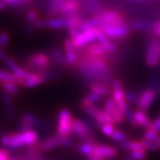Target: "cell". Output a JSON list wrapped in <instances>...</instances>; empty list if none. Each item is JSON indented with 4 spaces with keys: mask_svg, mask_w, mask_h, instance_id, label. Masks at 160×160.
Masks as SVG:
<instances>
[{
    "mask_svg": "<svg viewBox=\"0 0 160 160\" xmlns=\"http://www.w3.org/2000/svg\"><path fill=\"white\" fill-rule=\"evenodd\" d=\"M48 55H49L52 63H55V64H57L59 66H62L63 68L67 67V62H66V58L64 55V52L60 48H58V47L51 48Z\"/></svg>",
    "mask_w": 160,
    "mask_h": 160,
    "instance_id": "22",
    "label": "cell"
},
{
    "mask_svg": "<svg viewBox=\"0 0 160 160\" xmlns=\"http://www.w3.org/2000/svg\"><path fill=\"white\" fill-rule=\"evenodd\" d=\"M97 40L101 45H102L103 47L106 49V51L108 52V53H114L118 51V46L114 42L109 40V38H108L106 37V35L104 34L100 29L98 31Z\"/></svg>",
    "mask_w": 160,
    "mask_h": 160,
    "instance_id": "23",
    "label": "cell"
},
{
    "mask_svg": "<svg viewBox=\"0 0 160 160\" xmlns=\"http://www.w3.org/2000/svg\"><path fill=\"white\" fill-rule=\"evenodd\" d=\"M103 109L113 118L115 112H116V109H117V105H116L114 100L111 96H109L107 98L105 104H104V109Z\"/></svg>",
    "mask_w": 160,
    "mask_h": 160,
    "instance_id": "35",
    "label": "cell"
},
{
    "mask_svg": "<svg viewBox=\"0 0 160 160\" xmlns=\"http://www.w3.org/2000/svg\"><path fill=\"white\" fill-rule=\"evenodd\" d=\"M157 100H158V98L154 93V92L149 88H146L141 92V93H140L137 109L139 110H142L143 112H147Z\"/></svg>",
    "mask_w": 160,
    "mask_h": 160,
    "instance_id": "13",
    "label": "cell"
},
{
    "mask_svg": "<svg viewBox=\"0 0 160 160\" xmlns=\"http://www.w3.org/2000/svg\"><path fill=\"white\" fill-rule=\"evenodd\" d=\"M100 130L102 131V132L104 135H106L108 137H110L114 133V132L116 131V128H115V125H112V124H104L100 128Z\"/></svg>",
    "mask_w": 160,
    "mask_h": 160,
    "instance_id": "42",
    "label": "cell"
},
{
    "mask_svg": "<svg viewBox=\"0 0 160 160\" xmlns=\"http://www.w3.org/2000/svg\"><path fill=\"white\" fill-rule=\"evenodd\" d=\"M141 92L132 91V90H126L125 96H126V103L130 106H136L137 107L139 102V97H140Z\"/></svg>",
    "mask_w": 160,
    "mask_h": 160,
    "instance_id": "32",
    "label": "cell"
},
{
    "mask_svg": "<svg viewBox=\"0 0 160 160\" xmlns=\"http://www.w3.org/2000/svg\"><path fill=\"white\" fill-rule=\"evenodd\" d=\"M99 17L101 20V25L121 26L127 24L125 15L117 10H103L102 12L99 14Z\"/></svg>",
    "mask_w": 160,
    "mask_h": 160,
    "instance_id": "6",
    "label": "cell"
},
{
    "mask_svg": "<svg viewBox=\"0 0 160 160\" xmlns=\"http://www.w3.org/2000/svg\"><path fill=\"white\" fill-rule=\"evenodd\" d=\"M142 142L144 147L146 148L147 150H151V151H158L159 149V147L158 145L157 142H153V141H149V140H146L144 138H142L141 140Z\"/></svg>",
    "mask_w": 160,
    "mask_h": 160,
    "instance_id": "41",
    "label": "cell"
},
{
    "mask_svg": "<svg viewBox=\"0 0 160 160\" xmlns=\"http://www.w3.org/2000/svg\"><path fill=\"white\" fill-rule=\"evenodd\" d=\"M0 84H1V81H0Z\"/></svg>",
    "mask_w": 160,
    "mask_h": 160,
    "instance_id": "55",
    "label": "cell"
},
{
    "mask_svg": "<svg viewBox=\"0 0 160 160\" xmlns=\"http://www.w3.org/2000/svg\"><path fill=\"white\" fill-rule=\"evenodd\" d=\"M62 136H60L57 133L52 134L38 142V149H39V151H41L42 153L50 152L53 149L62 147Z\"/></svg>",
    "mask_w": 160,
    "mask_h": 160,
    "instance_id": "12",
    "label": "cell"
},
{
    "mask_svg": "<svg viewBox=\"0 0 160 160\" xmlns=\"http://www.w3.org/2000/svg\"><path fill=\"white\" fill-rule=\"evenodd\" d=\"M151 33L154 35L156 38H160V21L158 22H154L153 27H152V30Z\"/></svg>",
    "mask_w": 160,
    "mask_h": 160,
    "instance_id": "47",
    "label": "cell"
},
{
    "mask_svg": "<svg viewBox=\"0 0 160 160\" xmlns=\"http://www.w3.org/2000/svg\"><path fill=\"white\" fill-rule=\"evenodd\" d=\"M158 118H159V119H160V115H159V117H158Z\"/></svg>",
    "mask_w": 160,
    "mask_h": 160,
    "instance_id": "54",
    "label": "cell"
},
{
    "mask_svg": "<svg viewBox=\"0 0 160 160\" xmlns=\"http://www.w3.org/2000/svg\"><path fill=\"white\" fill-rule=\"evenodd\" d=\"M46 83V77L37 72H29L28 76L21 81L20 86L24 88H34Z\"/></svg>",
    "mask_w": 160,
    "mask_h": 160,
    "instance_id": "17",
    "label": "cell"
},
{
    "mask_svg": "<svg viewBox=\"0 0 160 160\" xmlns=\"http://www.w3.org/2000/svg\"><path fill=\"white\" fill-rule=\"evenodd\" d=\"M82 55L89 58H108V52L99 42L92 43L82 49Z\"/></svg>",
    "mask_w": 160,
    "mask_h": 160,
    "instance_id": "14",
    "label": "cell"
},
{
    "mask_svg": "<svg viewBox=\"0 0 160 160\" xmlns=\"http://www.w3.org/2000/svg\"><path fill=\"white\" fill-rule=\"evenodd\" d=\"M154 22L149 20H134L131 23L132 29L136 31L151 32Z\"/></svg>",
    "mask_w": 160,
    "mask_h": 160,
    "instance_id": "24",
    "label": "cell"
},
{
    "mask_svg": "<svg viewBox=\"0 0 160 160\" xmlns=\"http://www.w3.org/2000/svg\"><path fill=\"white\" fill-rule=\"evenodd\" d=\"M38 20H40V14L39 12L36 9H30L26 13V21L28 24H29L30 26H34V24Z\"/></svg>",
    "mask_w": 160,
    "mask_h": 160,
    "instance_id": "36",
    "label": "cell"
},
{
    "mask_svg": "<svg viewBox=\"0 0 160 160\" xmlns=\"http://www.w3.org/2000/svg\"><path fill=\"white\" fill-rule=\"evenodd\" d=\"M86 6L87 9L89 10L92 16L94 15H99L102 12V7L100 0H87L86 1Z\"/></svg>",
    "mask_w": 160,
    "mask_h": 160,
    "instance_id": "29",
    "label": "cell"
},
{
    "mask_svg": "<svg viewBox=\"0 0 160 160\" xmlns=\"http://www.w3.org/2000/svg\"><path fill=\"white\" fill-rule=\"evenodd\" d=\"M157 143H158V147H159V149H160V134L158 135V139H157Z\"/></svg>",
    "mask_w": 160,
    "mask_h": 160,
    "instance_id": "53",
    "label": "cell"
},
{
    "mask_svg": "<svg viewBox=\"0 0 160 160\" xmlns=\"http://www.w3.org/2000/svg\"><path fill=\"white\" fill-rule=\"evenodd\" d=\"M133 159L135 160H145L147 158V150H135L129 152Z\"/></svg>",
    "mask_w": 160,
    "mask_h": 160,
    "instance_id": "43",
    "label": "cell"
},
{
    "mask_svg": "<svg viewBox=\"0 0 160 160\" xmlns=\"http://www.w3.org/2000/svg\"><path fill=\"white\" fill-rule=\"evenodd\" d=\"M124 115H125V119L129 123L130 126L132 127H138L135 118H134V111H132L130 105L127 104L126 106V108L124 109Z\"/></svg>",
    "mask_w": 160,
    "mask_h": 160,
    "instance_id": "33",
    "label": "cell"
},
{
    "mask_svg": "<svg viewBox=\"0 0 160 160\" xmlns=\"http://www.w3.org/2000/svg\"><path fill=\"white\" fill-rule=\"evenodd\" d=\"M119 148L124 150L128 151H135V150H147L144 147L142 141H134V140H126L124 142L118 144Z\"/></svg>",
    "mask_w": 160,
    "mask_h": 160,
    "instance_id": "26",
    "label": "cell"
},
{
    "mask_svg": "<svg viewBox=\"0 0 160 160\" xmlns=\"http://www.w3.org/2000/svg\"><path fill=\"white\" fill-rule=\"evenodd\" d=\"M98 31H99V28L88 29V30L80 33L74 40H72L76 48L79 51L88 45L93 43L95 40H97Z\"/></svg>",
    "mask_w": 160,
    "mask_h": 160,
    "instance_id": "10",
    "label": "cell"
},
{
    "mask_svg": "<svg viewBox=\"0 0 160 160\" xmlns=\"http://www.w3.org/2000/svg\"><path fill=\"white\" fill-rule=\"evenodd\" d=\"M95 145H96V142H80L77 146V150L80 154L84 155L85 157H87L92 153Z\"/></svg>",
    "mask_w": 160,
    "mask_h": 160,
    "instance_id": "31",
    "label": "cell"
},
{
    "mask_svg": "<svg viewBox=\"0 0 160 160\" xmlns=\"http://www.w3.org/2000/svg\"><path fill=\"white\" fill-rule=\"evenodd\" d=\"M63 46L67 67H75L79 59V51L76 48L73 41L70 38H67L64 41Z\"/></svg>",
    "mask_w": 160,
    "mask_h": 160,
    "instance_id": "11",
    "label": "cell"
},
{
    "mask_svg": "<svg viewBox=\"0 0 160 160\" xmlns=\"http://www.w3.org/2000/svg\"><path fill=\"white\" fill-rule=\"evenodd\" d=\"M11 155L9 153V150L5 148L0 149V160H10Z\"/></svg>",
    "mask_w": 160,
    "mask_h": 160,
    "instance_id": "48",
    "label": "cell"
},
{
    "mask_svg": "<svg viewBox=\"0 0 160 160\" xmlns=\"http://www.w3.org/2000/svg\"><path fill=\"white\" fill-rule=\"evenodd\" d=\"M149 129L150 130H152L155 132H157V133H160V119L158 118H157L156 119L153 120L152 121V124H151V126L149 127Z\"/></svg>",
    "mask_w": 160,
    "mask_h": 160,
    "instance_id": "46",
    "label": "cell"
},
{
    "mask_svg": "<svg viewBox=\"0 0 160 160\" xmlns=\"http://www.w3.org/2000/svg\"><path fill=\"white\" fill-rule=\"evenodd\" d=\"M99 29L102 31L106 37L109 39L120 40L127 38L132 32L131 25L128 23L126 25L121 26H107V25H101Z\"/></svg>",
    "mask_w": 160,
    "mask_h": 160,
    "instance_id": "5",
    "label": "cell"
},
{
    "mask_svg": "<svg viewBox=\"0 0 160 160\" xmlns=\"http://www.w3.org/2000/svg\"><path fill=\"white\" fill-rule=\"evenodd\" d=\"M23 146L26 148H30L38 145L39 142V135L35 129L22 130L20 132Z\"/></svg>",
    "mask_w": 160,
    "mask_h": 160,
    "instance_id": "19",
    "label": "cell"
},
{
    "mask_svg": "<svg viewBox=\"0 0 160 160\" xmlns=\"http://www.w3.org/2000/svg\"><path fill=\"white\" fill-rule=\"evenodd\" d=\"M111 97L113 98L115 103L117 105V107H118L120 109H122L124 111V109L127 105L126 101V90L124 89L123 83L119 78H114L111 82Z\"/></svg>",
    "mask_w": 160,
    "mask_h": 160,
    "instance_id": "7",
    "label": "cell"
},
{
    "mask_svg": "<svg viewBox=\"0 0 160 160\" xmlns=\"http://www.w3.org/2000/svg\"><path fill=\"white\" fill-rule=\"evenodd\" d=\"M10 160H26L25 158H10Z\"/></svg>",
    "mask_w": 160,
    "mask_h": 160,
    "instance_id": "52",
    "label": "cell"
},
{
    "mask_svg": "<svg viewBox=\"0 0 160 160\" xmlns=\"http://www.w3.org/2000/svg\"><path fill=\"white\" fill-rule=\"evenodd\" d=\"M75 68L84 81L89 85L98 82L110 86L114 79L109 58H89L80 54Z\"/></svg>",
    "mask_w": 160,
    "mask_h": 160,
    "instance_id": "1",
    "label": "cell"
},
{
    "mask_svg": "<svg viewBox=\"0 0 160 160\" xmlns=\"http://www.w3.org/2000/svg\"><path fill=\"white\" fill-rule=\"evenodd\" d=\"M124 160H135V159H133V158H132L131 156L128 154V155H126V157L124 158Z\"/></svg>",
    "mask_w": 160,
    "mask_h": 160,
    "instance_id": "51",
    "label": "cell"
},
{
    "mask_svg": "<svg viewBox=\"0 0 160 160\" xmlns=\"http://www.w3.org/2000/svg\"><path fill=\"white\" fill-rule=\"evenodd\" d=\"M0 143L5 149H18L24 147L20 132H4L0 134Z\"/></svg>",
    "mask_w": 160,
    "mask_h": 160,
    "instance_id": "9",
    "label": "cell"
},
{
    "mask_svg": "<svg viewBox=\"0 0 160 160\" xmlns=\"http://www.w3.org/2000/svg\"><path fill=\"white\" fill-rule=\"evenodd\" d=\"M72 116L68 109H61L57 115V134L62 137H69L72 132Z\"/></svg>",
    "mask_w": 160,
    "mask_h": 160,
    "instance_id": "4",
    "label": "cell"
},
{
    "mask_svg": "<svg viewBox=\"0 0 160 160\" xmlns=\"http://www.w3.org/2000/svg\"><path fill=\"white\" fill-rule=\"evenodd\" d=\"M2 87L4 92H6L7 93H9L10 95H17L20 92L19 86L17 84L12 83V82H6V83H2Z\"/></svg>",
    "mask_w": 160,
    "mask_h": 160,
    "instance_id": "34",
    "label": "cell"
},
{
    "mask_svg": "<svg viewBox=\"0 0 160 160\" xmlns=\"http://www.w3.org/2000/svg\"><path fill=\"white\" fill-rule=\"evenodd\" d=\"M92 154L95 155L105 160H110L118 155V149L110 145L106 144H98L94 146V149Z\"/></svg>",
    "mask_w": 160,
    "mask_h": 160,
    "instance_id": "15",
    "label": "cell"
},
{
    "mask_svg": "<svg viewBox=\"0 0 160 160\" xmlns=\"http://www.w3.org/2000/svg\"><path fill=\"white\" fill-rule=\"evenodd\" d=\"M134 118L138 127L140 126L144 129H149L152 124V120L149 118V117L146 114V112H143L139 109L134 111Z\"/></svg>",
    "mask_w": 160,
    "mask_h": 160,
    "instance_id": "25",
    "label": "cell"
},
{
    "mask_svg": "<svg viewBox=\"0 0 160 160\" xmlns=\"http://www.w3.org/2000/svg\"><path fill=\"white\" fill-rule=\"evenodd\" d=\"M51 59L49 55L43 52H37L29 54L26 59L23 68L29 72H37L45 77L52 69Z\"/></svg>",
    "mask_w": 160,
    "mask_h": 160,
    "instance_id": "2",
    "label": "cell"
},
{
    "mask_svg": "<svg viewBox=\"0 0 160 160\" xmlns=\"http://www.w3.org/2000/svg\"><path fill=\"white\" fill-rule=\"evenodd\" d=\"M3 1L6 6H12V7H19L29 4L31 2V0H1Z\"/></svg>",
    "mask_w": 160,
    "mask_h": 160,
    "instance_id": "40",
    "label": "cell"
},
{
    "mask_svg": "<svg viewBox=\"0 0 160 160\" xmlns=\"http://www.w3.org/2000/svg\"><path fill=\"white\" fill-rule=\"evenodd\" d=\"M46 28L52 29H61L69 28V22L67 17H52L46 20Z\"/></svg>",
    "mask_w": 160,
    "mask_h": 160,
    "instance_id": "21",
    "label": "cell"
},
{
    "mask_svg": "<svg viewBox=\"0 0 160 160\" xmlns=\"http://www.w3.org/2000/svg\"><path fill=\"white\" fill-rule=\"evenodd\" d=\"M8 57H9V56L7 55V53H6V52L5 51V49H4L3 47L0 46V61L6 62V61L7 60V58Z\"/></svg>",
    "mask_w": 160,
    "mask_h": 160,
    "instance_id": "49",
    "label": "cell"
},
{
    "mask_svg": "<svg viewBox=\"0 0 160 160\" xmlns=\"http://www.w3.org/2000/svg\"><path fill=\"white\" fill-rule=\"evenodd\" d=\"M145 62L149 68L158 67L160 64V39L158 38H150L147 40Z\"/></svg>",
    "mask_w": 160,
    "mask_h": 160,
    "instance_id": "3",
    "label": "cell"
},
{
    "mask_svg": "<svg viewBox=\"0 0 160 160\" xmlns=\"http://www.w3.org/2000/svg\"><path fill=\"white\" fill-rule=\"evenodd\" d=\"M46 124L32 112H25L20 119L21 131L36 128L44 129L46 128Z\"/></svg>",
    "mask_w": 160,
    "mask_h": 160,
    "instance_id": "8",
    "label": "cell"
},
{
    "mask_svg": "<svg viewBox=\"0 0 160 160\" xmlns=\"http://www.w3.org/2000/svg\"><path fill=\"white\" fill-rule=\"evenodd\" d=\"M110 138H111L112 141L118 142V144L126 142V140L128 139L127 134H126L125 132L121 131V130H116V131L114 132V133L110 136Z\"/></svg>",
    "mask_w": 160,
    "mask_h": 160,
    "instance_id": "39",
    "label": "cell"
},
{
    "mask_svg": "<svg viewBox=\"0 0 160 160\" xmlns=\"http://www.w3.org/2000/svg\"><path fill=\"white\" fill-rule=\"evenodd\" d=\"M154 92L157 98L160 96V73H154L149 77L148 81V87Z\"/></svg>",
    "mask_w": 160,
    "mask_h": 160,
    "instance_id": "28",
    "label": "cell"
},
{
    "mask_svg": "<svg viewBox=\"0 0 160 160\" xmlns=\"http://www.w3.org/2000/svg\"><path fill=\"white\" fill-rule=\"evenodd\" d=\"M158 133L155 132L150 129H145V131L143 132V137L146 140H149V141H153V142H157V139L158 137Z\"/></svg>",
    "mask_w": 160,
    "mask_h": 160,
    "instance_id": "45",
    "label": "cell"
},
{
    "mask_svg": "<svg viewBox=\"0 0 160 160\" xmlns=\"http://www.w3.org/2000/svg\"><path fill=\"white\" fill-rule=\"evenodd\" d=\"M81 6L80 0H65L61 7L59 16L61 17H69L78 13Z\"/></svg>",
    "mask_w": 160,
    "mask_h": 160,
    "instance_id": "16",
    "label": "cell"
},
{
    "mask_svg": "<svg viewBox=\"0 0 160 160\" xmlns=\"http://www.w3.org/2000/svg\"><path fill=\"white\" fill-rule=\"evenodd\" d=\"M6 65L9 69V71L12 72L18 79L20 80V84H21V81L24 79L29 74V71L24 69L23 66H21L15 61V59H13L12 57L7 58V60L6 61Z\"/></svg>",
    "mask_w": 160,
    "mask_h": 160,
    "instance_id": "18",
    "label": "cell"
},
{
    "mask_svg": "<svg viewBox=\"0 0 160 160\" xmlns=\"http://www.w3.org/2000/svg\"><path fill=\"white\" fill-rule=\"evenodd\" d=\"M89 88L91 92H94L101 96H109L111 92V87L108 85H105L102 83L94 82L89 85Z\"/></svg>",
    "mask_w": 160,
    "mask_h": 160,
    "instance_id": "27",
    "label": "cell"
},
{
    "mask_svg": "<svg viewBox=\"0 0 160 160\" xmlns=\"http://www.w3.org/2000/svg\"><path fill=\"white\" fill-rule=\"evenodd\" d=\"M10 44V36L6 31L0 32V46L4 49L6 48Z\"/></svg>",
    "mask_w": 160,
    "mask_h": 160,
    "instance_id": "44",
    "label": "cell"
},
{
    "mask_svg": "<svg viewBox=\"0 0 160 160\" xmlns=\"http://www.w3.org/2000/svg\"><path fill=\"white\" fill-rule=\"evenodd\" d=\"M62 69H51L50 71H48V73L46 76V82H52V81L56 80L62 75Z\"/></svg>",
    "mask_w": 160,
    "mask_h": 160,
    "instance_id": "38",
    "label": "cell"
},
{
    "mask_svg": "<svg viewBox=\"0 0 160 160\" xmlns=\"http://www.w3.org/2000/svg\"><path fill=\"white\" fill-rule=\"evenodd\" d=\"M0 98H1V102H2L6 116L10 118H15L16 110H15V106H14V102H13L12 96L3 91L0 94Z\"/></svg>",
    "mask_w": 160,
    "mask_h": 160,
    "instance_id": "20",
    "label": "cell"
},
{
    "mask_svg": "<svg viewBox=\"0 0 160 160\" xmlns=\"http://www.w3.org/2000/svg\"><path fill=\"white\" fill-rule=\"evenodd\" d=\"M6 8V5L3 2V1H1L0 0V12H2V11H4L5 9Z\"/></svg>",
    "mask_w": 160,
    "mask_h": 160,
    "instance_id": "50",
    "label": "cell"
},
{
    "mask_svg": "<svg viewBox=\"0 0 160 160\" xmlns=\"http://www.w3.org/2000/svg\"><path fill=\"white\" fill-rule=\"evenodd\" d=\"M0 81L1 83H6V82H12L14 84H17L20 86V80L17 78L10 72L9 70L0 69Z\"/></svg>",
    "mask_w": 160,
    "mask_h": 160,
    "instance_id": "30",
    "label": "cell"
},
{
    "mask_svg": "<svg viewBox=\"0 0 160 160\" xmlns=\"http://www.w3.org/2000/svg\"><path fill=\"white\" fill-rule=\"evenodd\" d=\"M102 96L100 94H98L94 92H90L86 94L85 97L83 98L81 103H84V104H94L97 102H99L101 100Z\"/></svg>",
    "mask_w": 160,
    "mask_h": 160,
    "instance_id": "37",
    "label": "cell"
}]
</instances>
